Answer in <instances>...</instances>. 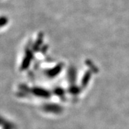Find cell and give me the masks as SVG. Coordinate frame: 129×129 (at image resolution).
<instances>
[{
	"instance_id": "obj_1",
	"label": "cell",
	"mask_w": 129,
	"mask_h": 129,
	"mask_svg": "<svg viewBox=\"0 0 129 129\" xmlns=\"http://www.w3.org/2000/svg\"><path fill=\"white\" fill-rule=\"evenodd\" d=\"M2 21V20H0V26H1V25H2V24H1Z\"/></svg>"
}]
</instances>
